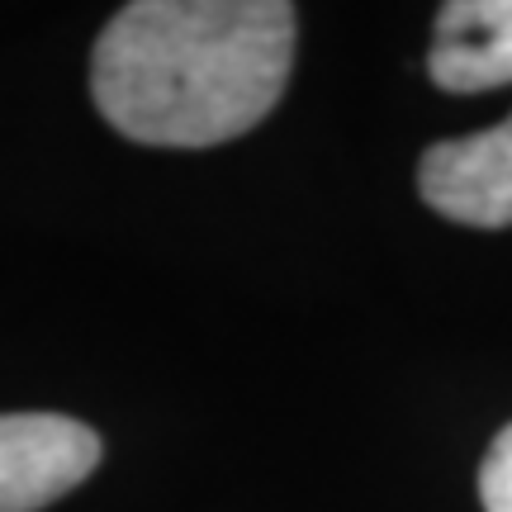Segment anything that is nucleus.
<instances>
[{"mask_svg": "<svg viewBox=\"0 0 512 512\" xmlns=\"http://www.w3.org/2000/svg\"><path fill=\"white\" fill-rule=\"evenodd\" d=\"M285 0H138L91 57L100 114L152 147H214L275 110L294 62Z\"/></svg>", "mask_w": 512, "mask_h": 512, "instance_id": "obj_1", "label": "nucleus"}, {"mask_svg": "<svg viewBox=\"0 0 512 512\" xmlns=\"http://www.w3.org/2000/svg\"><path fill=\"white\" fill-rule=\"evenodd\" d=\"M100 437L62 413H0V512H38L86 484Z\"/></svg>", "mask_w": 512, "mask_h": 512, "instance_id": "obj_2", "label": "nucleus"}, {"mask_svg": "<svg viewBox=\"0 0 512 512\" xmlns=\"http://www.w3.org/2000/svg\"><path fill=\"white\" fill-rule=\"evenodd\" d=\"M422 200L441 219L470 228H508L512 223V114L470 138H446L422 152L418 166Z\"/></svg>", "mask_w": 512, "mask_h": 512, "instance_id": "obj_3", "label": "nucleus"}, {"mask_svg": "<svg viewBox=\"0 0 512 512\" xmlns=\"http://www.w3.org/2000/svg\"><path fill=\"white\" fill-rule=\"evenodd\" d=\"M427 72L441 91L475 95L512 81V0H451L437 10Z\"/></svg>", "mask_w": 512, "mask_h": 512, "instance_id": "obj_4", "label": "nucleus"}, {"mask_svg": "<svg viewBox=\"0 0 512 512\" xmlns=\"http://www.w3.org/2000/svg\"><path fill=\"white\" fill-rule=\"evenodd\" d=\"M479 498H484V512H512V422L494 437L479 465Z\"/></svg>", "mask_w": 512, "mask_h": 512, "instance_id": "obj_5", "label": "nucleus"}]
</instances>
